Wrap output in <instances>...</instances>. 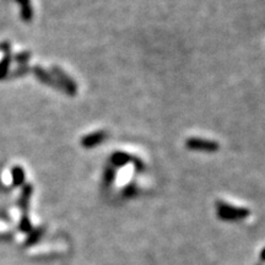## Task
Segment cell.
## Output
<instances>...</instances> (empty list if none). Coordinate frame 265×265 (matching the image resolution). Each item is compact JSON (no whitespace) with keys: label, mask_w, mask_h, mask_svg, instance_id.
<instances>
[{"label":"cell","mask_w":265,"mask_h":265,"mask_svg":"<svg viewBox=\"0 0 265 265\" xmlns=\"http://www.w3.org/2000/svg\"><path fill=\"white\" fill-rule=\"evenodd\" d=\"M217 210H219L221 219L225 220L244 219V217H247L249 215V210L233 208V206L226 205V204H219V209Z\"/></svg>","instance_id":"obj_1"},{"label":"cell","mask_w":265,"mask_h":265,"mask_svg":"<svg viewBox=\"0 0 265 265\" xmlns=\"http://www.w3.org/2000/svg\"><path fill=\"white\" fill-rule=\"evenodd\" d=\"M187 146L192 150H199V151H208V153H212V151H216L219 149V145L214 142H209V140H203V139H193L187 140Z\"/></svg>","instance_id":"obj_2"},{"label":"cell","mask_w":265,"mask_h":265,"mask_svg":"<svg viewBox=\"0 0 265 265\" xmlns=\"http://www.w3.org/2000/svg\"><path fill=\"white\" fill-rule=\"evenodd\" d=\"M104 137H106V135H104V132H102V131L93 132V134L85 137L84 139H82L81 144L84 146H86V148H92V146L97 145V144L101 143L102 140L104 139Z\"/></svg>","instance_id":"obj_3"},{"label":"cell","mask_w":265,"mask_h":265,"mask_svg":"<svg viewBox=\"0 0 265 265\" xmlns=\"http://www.w3.org/2000/svg\"><path fill=\"white\" fill-rule=\"evenodd\" d=\"M128 161H129V156L126 154L118 153V154L113 155V157H112V162L115 166H120V165L125 164V162H128Z\"/></svg>","instance_id":"obj_4"},{"label":"cell","mask_w":265,"mask_h":265,"mask_svg":"<svg viewBox=\"0 0 265 265\" xmlns=\"http://www.w3.org/2000/svg\"><path fill=\"white\" fill-rule=\"evenodd\" d=\"M260 256H261V259H263V260H265V249L261 250V254H260Z\"/></svg>","instance_id":"obj_5"}]
</instances>
